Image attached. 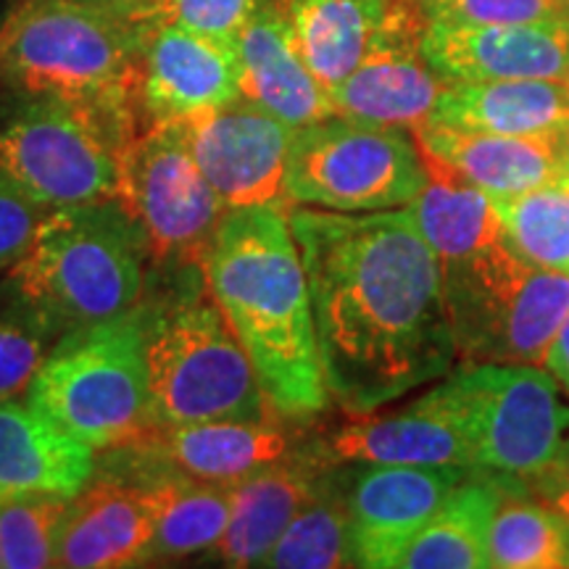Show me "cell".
Here are the masks:
<instances>
[{
	"mask_svg": "<svg viewBox=\"0 0 569 569\" xmlns=\"http://www.w3.org/2000/svg\"><path fill=\"white\" fill-rule=\"evenodd\" d=\"M332 461L298 451L290 459L232 482V515L211 557L222 567H261L290 519L317 493Z\"/></svg>",
	"mask_w": 569,
	"mask_h": 569,
	"instance_id": "44dd1931",
	"label": "cell"
},
{
	"mask_svg": "<svg viewBox=\"0 0 569 569\" xmlns=\"http://www.w3.org/2000/svg\"><path fill=\"white\" fill-rule=\"evenodd\" d=\"M240 98L290 124L293 130L336 117L330 92L311 74L274 0H261L238 34Z\"/></svg>",
	"mask_w": 569,
	"mask_h": 569,
	"instance_id": "ffe728a7",
	"label": "cell"
},
{
	"mask_svg": "<svg viewBox=\"0 0 569 569\" xmlns=\"http://www.w3.org/2000/svg\"><path fill=\"white\" fill-rule=\"evenodd\" d=\"M259 3L261 0H151L138 19L148 27L174 24L206 38L238 42Z\"/></svg>",
	"mask_w": 569,
	"mask_h": 569,
	"instance_id": "e575fe53",
	"label": "cell"
},
{
	"mask_svg": "<svg viewBox=\"0 0 569 569\" xmlns=\"http://www.w3.org/2000/svg\"><path fill=\"white\" fill-rule=\"evenodd\" d=\"M71 498L19 496L0 501V557L9 569L56 567V543Z\"/></svg>",
	"mask_w": 569,
	"mask_h": 569,
	"instance_id": "d6a6232c",
	"label": "cell"
},
{
	"mask_svg": "<svg viewBox=\"0 0 569 569\" xmlns=\"http://www.w3.org/2000/svg\"><path fill=\"white\" fill-rule=\"evenodd\" d=\"M19 3H13V0H0V27L6 24V19L11 17L13 11H17Z\"/></svg>",
	"mask_w": 569,
	"mask_h": 569,
	"instance_id": "60d3db41",
	"label": "cell"
},
{
	"mask_svg": "<svg viewBox=\"0 0 569 569\" xmlns=\"http://www.w3.org/2000/svg\"><path fill=\"white\" fill-rule=\"evenodd\" d=\"M96 475V451L19 398L0 401V501L74 498Z\"/></svg>",
	"mask_w": 569,
	"mask_h": 569,
	"instance_id": "603a6c76",
	"label": "cell"
},
{
	"mask_svg": "<svg viewBox=\"0 0 569 569\" xmlns=\"http://www.w3.org/2000/svg\"><path fill=\"white\" fill-rule=\"evenodd\" d=\"M503 238L532 267L569 274V177L517 196H490Z\"/></svg>",
	"mask_w": 569,
	"mask_h": 569,
	"instance_id": "4dcf8cb0",
	"label": "cell"
},
{
	"mask_svg": "<svg viewBox=\"0 0 569 569\" xmlns=\"http://www.w3.org/2000/svg\"><path fill=\"white\" fill-rule=\"evenodd\" d=\"M467 438L478 469L532 488L557 465L569 407L543 367L475 361L422 396Z\"/></svg>",
	"mask_w": 569,
	"mask_h": 569,
	"instance_id": "ba28073f",
	"label": "cell"
},
{
	"mask_svg": "<svg viewBox=\"0 0 569 569\" xmlns=\"http://www.w3.org/2000/svg\"><path fill=\"white\" fill-rule=\"evenodd\" d=\"M549 475H561V478H569V432L565 436V440H561L557 465H553ZM549 475H546V478H549Z\"/></svg>",
	"mask_w": 569,
	"mask_h": 569,
	"instance_id": "ab89813d",
	"label": "cell"
},
{
	"mask_svg": "<svg viewBox=\"0 0 569 569\" xmlns=\"http://www.w3.org/2000/svg\"><path fill=\"white\" fill-rule=\"evenodd\" d=\"M438 267L465 365L543 367L569 315V274L528 264L507 238Z\"/></svg>",
	"mask_w": 569,
	"mask_h": 569,
	"instance_id": "9c48e42d",
	"label": "cell"
},
{
	"mask_svg": "<svg viewBox=\"0 0 569 569\" xmlns=\"http://www.w3.org/2000/svg\"><path fill=\"white\" fill-rule=\"evenodd\" d=\"M488 561L496 569H567L569 525L549 501L503 480L490 517Z\"/></svg>",
	"mask_w": 569,
	"mask_h": 569,
	"instance_id": "f1b7e54d",
	"label": "cell"
},
{
	"mask_svg": "<svg viewBox=\"0 0 569 569\" xmlns=\"http://www.w3.org/2000/svg\"><path fill=\"white\" fill-rule=\"evenodd\" d=\"M190 153L227 211L284 203V161L293 127L246 98L180 122Z\"/></svg>",
	"mask_w": 569,
	"mask_h": 569,
	"instance_id": "5bb4252c",
	"label": "cell"
},
{
	"mask_svg": "<svg viewBox=\"0 0 569 569\" xmlns=\"http://www.w3.org/2000/svg\"><path fill=\"white\" fill-rule=\"evenodd\" d=\"M336 467V465H332ZM327 469L317 493L290 519L277 538L264 565L272 569H336L356 567L351 546V522L346 507V482Z\"/></svg>",
	"mask_w": 569,
	"mask_h": 569,
	"instance_id": "f546056e",
	"label": "cell"
},
{
	"mask_svg": "<svg viewBox=\"0 0 569 569\" xmlns=\"http://www.w3.org/2000/svg\"><path fill=\"white\" fill-rule=\"evenodd\" d=\"M298 56L332 92L369 53L388 21L390 0H274Z\"/></svg>",
	"mask_w": 569,
	"mask_h": 569,
	"instance_id": "d4e9b609",
	"label": "cell"
},
{
	"mask_svg": "<svg viewBox=\"0 0 569 569\" xmlns=\"http://www.w3.org/2000/svg\"><path fill=\"white\" fill-rule=\"evenodd\" d=\"M567 82H569V77H567Z\"/></svg>",
	"mask_w": 569,
	"mask_h": 569,
	"instance_id": "7bdbcfd3",
	"label": "cell"
},
{
	"mask_svg": "<svg viewBox=\"0 0 569 569\" xmlns=\"http://www.w3.org/2000/svg\"><path fill=\"white\" fill-rule=\"evenodd\" d=\"M427 21L411 0H390L388 21L351 74L330 92L336 117L419 130L448 80L422 53Z\"/></svg>",
	"mask_w": 569,
	"mask_h": 569,
	"instance_id": "7c38bea8",
	"label": "cell"
},
{
	"mask_svg": "<svg viewBox=\"0 0 569 569\" xmlns=\"http://www.w3.org/2000/svg\"><path fill=\"white\" fill-rule=\"evenodd\" d=\"M330 398L369 415L443 380L457 338L436 253L407 209L288 206Z\"/></svg>",
	"mask_w": 569,
	"mask_h": 569,
	"instance_id": "6da1fadb",
	"label": "cell"
},
{
	"mask_svg": "<svg viewBox=\"0 0 569 569\" xmlns=\"http://www.w3.org/2000/svg\"><path fill=\"white\" fill-rule=\"evenodd\" d=\"M119 201L146 234L156 272L203 269L224 206L198 169L180 122H153L122 161Z\"/></svg>",
	"mask_w": 569,
	"mask_h": 569,
	"instance_id": "8fae6325",
	"label": "cell"
},
{
	"mask_svg": "<svg viewBox=\"0 0 569 569\" xmlns=\"http://www.w3.org/2000/svg\"><path fill=\"white\" fill-rule=\"evenodd\" d=\"M282 422L284 419L274 417L259 422L219 419L156 425L130 443L109 448V467L124 472H174L232 486L298 453L296 440Z\"/></svg>",
	"mask_w": 569,
	"mask_h": 569,
	"instance_id": "4fadbf2b",
	"label": "cell"
},
{
	"mask_svg": "<svg viewBox=\"0 0 569 569\" xmlns=\"http://www.w3.org/2000/svg\"><path fill=\"white\" fill-rule=\"evenodd\" d=\"M427 24L496 27L569 21V0H411Z\"/></svg>",
	"mask_w": 569,
	"mask_h": 569,
	"instance_id": "836d02e7",
	"label": "cell"
},
{
	"mask_svg": "<svg viewBox=\"0 0 569 569\" xmlns=\"http://www.w3.org/2000/svg\"><path fill=\"white\" fill-rule=\"evenodd\" d=\"M0 567H3V557H0Z\"/></svg>",
	"mask_w": 569,
	"mask_h": 569,
	"instance_id": "b9f144b4",
	"label": "cell"
},
{
	"mask_svg": "<svg viewBox=\"0 0 569 569\" xmlns=\"http://www.w3.org/2000/svg\"><path fill=\"white\" fill-rule=\"evenodd\" d=\"M169 288L146 296V369L156 425L274 419L259 377L203 269L159 272Z\"/></svg>",
	"mask_w": 569,
	"mask_h": 569,
	"instance_id": "3957f363",
	"label": "cell"
},
{
	"mask_svg": "<svg viewBox=\"0 0 569 569\" xmlns=\"http://www.w3.org/2000/svg\"><path fill=\"white\" fill-rule=\"evenodd\" d=\"M61 332L17 274H0V401L27 393Z\"/></svg>",
	"mask_w": 569,
	"mask_h": 569,
	"instance_id": "1f68e13d",
	"label": "cell"
},
{
	"mask_svg": "<svg viewBox=\"0 0 569 569\" xmlns=\"http://www.w3.org/2000/svg\"><path fill=\"white\" fill-rule=\"evenodd\" d=\"M240 98L238 46L156 24L142 53L140 106L148 124L184 122L224 109Z\"/></svg>",
	"mask_w": 569,
	"mask_h": 569,
	"instance_id": "2e32d148",
	"label": "cell"
},
{
	"mask_svg": "<svg viewBox=\"0 0 569 569\" xmlns=\"http://www.w3.org/2000/svg\"><path fill=\"white\" fill-rule=\"evenodd\" d=\"M467 469L365 467L346 480L356 567L393 569L398 553L430 522Z\"/></svg>",
	"mask_w": 569,
	"mask_h": 569,
	"instance_id": "9a60e30c",
	"label": "cell"
},
{
	"mask_svg": "<svg viewBox=\"0 0 569 569\" xmlns=\"http://www.w3.org/2000/svg\"><path fill=\"white\" fill-rule=\"evenodd\" d=\"M422 151V148H419ZM425 156L427 184L409 203L422 238L436 253L438 264L486 248L503 238L501 222L488 193L467 182L443 161Z\"/></svg>",
	"mask_w": 569,
	"mask_h": 569,
	"instance_id": "83f0119b",
	"label": "cell"
},
{
	"mask_svg": "<svg viewBox=\"0 0 569 569\" xmlns=\"http://www.w3.org/2000/svg\"><path fill=\"white\" fill-rule=\"evenodd\" d=\"M503 480L469 475L398 553L393 569H490L488 530Z\"/></svg>",
	"mask_w": 569,
	"mask_h": 569,
	"instance_id": "4316f807",
	"label": "cell"
},
{
	"mask_svg": "<svg viewBox=\"0 0 569 569\" xmlns=\"http://www.w3.org/2000/svg\"><path fill=\"white\" fill-rule=\"evenodd\" d=\"M425 124L511 138H565L569 134V82H448Z\"/></svg>",
	"mask_w": 569,
	"mask_h": 569,
	"instance_id": "cb8c5ba5",
	"label": "cell"
},
{
	"mask_svg": "<svg viewBox=\"0 0 569 569\" xmlns=\"http://www.w3.org/2000/svg\"><path fill=\"white\" fill-rule=\"evenodd\" d=\"M153 509L146 488L124 475L101 472L69 501L63 515L56 567L119 569L148 565Z\"/></svg>",
	"mask_w": 569,
	"mask_h": 569,
	"instance_id": "ac0fdd59",
	"label": "cell"
},
{
	"mask_svg": "<svg viewBox=\"0 0 569 569\" xmlns=\"http://www.w3.org/2000/svg\"><path fill=\"white\" fill-rule=\"evenodd\" d=\"M11 272L63 338L138 306L148 293L151 251L127 206L106 198L53 209Z\"/></svg>",
	"mask_w": 569,
	"mask_h": 569,
	"instance_id": "5b68a950",
	"label": "cell"
},
{
	"mask_svg": "<svg viewBox=\"0 0 569 569\" xmlns=\"http://www.w3.org/2000/svg\"><path fill=\"white\" fill-rule=\"evenodd\" d=\"M543 369L569 396V315L565 322H561L557 336H553V340H551L549 353H546V361H543Z\"/></svg>",
	"mask_w": 569,
	"mask_h": 569,
	"instance_id": "8d00e7d4",
	"label": "cell"
},
{
	"mask_svg": "<svg viewBox=\"0 0 569 569\" xmlns=\"http://www.w3.org/2000/svg\"><path fill=\"white\" fill-rule=\"evenodd\" d=\"M51 209L34 201L9 174L0 172V272L24 259Z\"/></svg>",
	"mask_w": 569,
	"mask_h": 569,
	"instance_id": "d590c367",
	"label": "cell"
},
{
	"mask_svg": "<svg viewBox=\"0 0 569 569\" xmlns=\"http://www.w3.org/2000/svg\"><path fill=\"white\" fill-rule=\"evenodd\" d=\"M24 398L34 411L92 451L124 446L151 430L146 296L109 322L59 338Z\"/></svg>",
	"mask_w": 569,
	"mask_h": 569,
	"instance_id": "52a82bcc",
	"label": "cell"
},
{
	"mask_svg": "<svg viewBox=\"0 0 569 569\" xmlns=\"http://www.w3.org/2000/svg\"><path fill=\"white\" fill-rule=\"evenodd\" d=\"M146 113L134 106L0 96V172L46 209L119 198L122 161Z\"/></svg>",
	"mask_w": 569,
	"mask_h": 569,
	"instance_id": "8992f818",
	"label": "cell"
},
{
	"mask_svg": "<svg viewBox=\"0 0 569 569\" xmlns=\"http://www.w3.org/2000/svg\"><path fill=\"white\" fill-rule=\"evenodd\" d=\"M419 148L488 196H517L569 177V134L511 138L438 124L415 130Z\"/></svg>",
	"mask_w": 569,
	"mask_h": 569,
	"instance_id": "7402d4cb",
	"label": "cell"
},
{
	"mask_svg": "<svg viewBox=\"0 0 569 569\" xmlns=\"http://www.w3.org/2000/svg\"><path fill=\"white\" fill-rule=\"evenodd\" d=\"M106 469L140 482L151 498L153 540L148 561L209 553L227 530L232 515V486L184 478L174 472Z\"/></svg>",
	"mask_w": 569,
	"mask_h": 569,
	"instance_id": "484cf974",
	"label": "cell"
},
{
	"mask_svg": "<svg viewBox=\"0 0 569 569\" xmlns=\"http://www.w3.org/2000/svg\"><path fill=\"white\" fill-rule=\"evenodd\" d=\"M84 3H96V6H106V9H117L130 13V17L138 19V13L146 9L151 0H84Z\"/></svg>",
	"mask_w": 569,
	"mask_h": 569,
	"instance_id": "f35d334b",
	"label": "cell"
},
{
	"mask_svg": "<svg viewBox=\"0 0 569 569\" xmlns=\"http://www.w3.org/2000/svg\"><path fill=\"white\" fill-rule=\"evenodd\" d=\"M203 274L274 415L293 425L322 415L330 393L288 203L224 211Z\"/></svg>",
	"mask_w": 569,
	"mask_h": 569,
	"instance_id": "7a4b0ae2",
	"label": "cell"
},
{
	"mask_svg": "<svg viewBox=\"0 0 569 569\" xmlns=\"http://www.w3.org/2000/svg\"><path fill=\"white\" fill-rule=\"evenodd\" d=\"M427 184L415 132L330 117L301 127L284 161V203L340 213L407 209Z\"/></svg>",
	"mask_w": 569,
	"mask_h": 569,
	"instance_id": "30bf717a",
	"label": "cell"
},
{
	"mask_svg": "<svg viewBox=\"0 0 569 569\" xmlns=\"http://www.w3.org/2000/svg\"><path fill=\"white\" fill-rule=\"evenodd\" d=\"M422 53L448 82L567 80L569 21L496 27L427 24Z\"/></svg>",
	"mask_w": 569,
	"mask_h": 569,
	"instance_id": "e0dca14e",
	"label": "cell"
},
{
	"mask_svg": "<svg viewBox=\"0 0 569 569\" xmlns=\"http://www.w3.org/2000/svg\"><path fill=\"white\" fill-rule=\"evenodd\" d=\"M322 453L336 467H440L480 472L457 425L422 396L396 415H351L346 425L330 432Z\"/></svg>",
	"mask_w": 569,
	"mask_h": 569,
	"instance_id": "d6986e66",
	"label": "cell"
},
{
	"mask_svg": "<svg viewBox=\"0 0 569 569\" xmlns=\"http://www.w3.org/2000/svg\"><path fill=\"white\" fill-rule=\"evenodd\" d=\"M148 30L130 13L84 0H21L0 27V84L142 111Z\"/></svg>",
	"mask_w": 569,
	"mask_h": 569,
	"instance_id": "277c9868",
	"label": "cell"
},
{
	"mask_svg": "<svg viewBox=\"0 0 569 569\" xmlns=\"http://www.w3.org/2000/svg\"><path fill=\"white\" fill-rule=\"evenodd\" d=\"M528 490L530 493L543 498V501H549L569 525V478H561V475H549V478L536 482V486Z\"/></svg>",
	"mask_w": 569,
	"mask_h": 569,
	"instance_id": "74e56055",
	"label": "cell"
}]
</instances>
